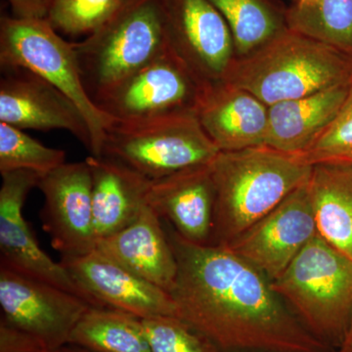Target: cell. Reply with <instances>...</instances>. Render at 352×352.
I'll use <instances>...</instances> for the list:
<instances>
[{
    "label": "cell",
    "instance_id": "13",
    "mask_svg": "<svg viewBox=\"0 0 352 352\" xmlns=\"http://www.w3.org/2000/svg\"><path fill=\"white\" fill-rule=\"evenodd\" d=\"M44 197L43 228L62 256H78L96 250L92 179L87 161L66 163L41 176Z\"/></svg>",
    "mask_w": 352,
    "mask_h": 352
},
{
    "label": "cell",
    "instance_id": "25",
    "mask_svg": "<svg viewBox=\"0 0 352 352\" xmlns=\"http://www.w3.org/2000/svg\"><path fill=\"white\" fill-rule=\"evenodd\" d=\"M66 164V153L41 144L22 129L0 122V173L31 170L43 176Z\"/></svg>",
    "mask_w": 352,
    "mask_h": 352
},
{
    "label": "cell",
    "instance_id": "26",
    "mask_svg": "<svg viewBox=\"0 0 352 352\" xmlns=\"http://www.w3.org/2000/svg\"><path fill=\"white\" fill-rule=\"evenodd\" d=\"M124 0H53L46 20L58 32L89 36L117 12Z\"/></svg>",
    "mask_w": 352,
    "mask_h": 352
},
{
    "label": "cell",
    "instance_id": "7",
    "mask_svg": "<svg viewBox=\"0 0 352 352\" xmlns=\"http://www.w3.org/2000/svg\"><path fill=\"white\" fill-rule=\"evenodd\" d=\"M219 152L197 113H186L146 122L113 120L106 131L102 156L157 180L210 164Z\"/></svg>",
    "mask_w": 352,
    "mask_h": 352
},
{
    "label": "cell",
    "instance_id": "10",
    "mask_svg": "<svg viewBox=\"0 0 352 352\" xmlns=\"http://www.w3.org/2000/svg\"><path fill=\"white\" fill-rule=\"evenodd\" d=\"M168 46L208 87L236 58L232 32L210 0H160Z\"/></svg>",
    "mask_w": 352,
    "mask_h": 352
},
{
    "label": "cell",
    "instance_id": "2",
    "mask_svg": "<svg viewBox=\"0 0 352 352\" xmlns=\"http://www.w3.org/2000/svg\"><path fill=\"white\" fill-rule=\"evenodd\" d=\"M214 185L210 245L230 242L309 180L312 164L268 146L219 152L210 164Z\"/></svg>",
    "mask_w": 352,
    "mask_h": 352
},
{
    "label": "cell",
    "instance_id": "27",
    "mask_svg": "<svg viewBox=\"0 0 352 352\" xmlns=\"http://www.w3.org/2000/svg\"><path fill=\"white\" fill-rule=\"evenodd\" d=\"M143 324L151 352H221L178 317H152Z\"/></svg>",
    "mask_w": 352,
    "mask_h": 352
},
{
    "label": "cell",
    "instance_id": "11",
    "mask_svg": "<svg viewBox=\"0 0 352 352\" xmlns=\"http://www.w3.org/2000/svg\"><path fill=\"white\" fill-rule=\"evenodd\" d=\"M309 182V180H308ZM317 235L308 182L226 245L274 281Z\"/></svg>",
    "mask_w": 352,
    "mask_h": 352
},
{
    "label": "cell",
    "instance_id": "33",
    "mask_svg": "<svg viewBox=\"0 0 352 352\" xmlns=\"http://www.w3.org/2000/svg\"><path fill=\"white\" fill-rule=\"evenodd\" d=\"M48 352H64L63 349H59V351H48Z\"/></svg>",
    "mask_w": 352,
    "mask_h": 352
},
{
    "label": "cell",
    "instance_id": "30",
    "mask_svg": "<svg viewBox=\"0 0 352 352\" xmlns=\"http://www.w3.org/2000/svg\"><path fill=\"white\" fill-rule=\"evenodd\" d=\"M12 16L22 19H46L53 0H7Z\"/></svg>",
    "mask_w": 352,
    "mask_h": 352
},
{
    "label": "cell",
    "instance_id": "12",
    "mask_svg": "<svg viewBox=\"0 0 352 352\" xmlns=\"http://www.w3.org/2000/svg\"><path fill=\"white\" fill-rule=\"evenodd\" d=\"M0 188V265L80 296L94 307L61 263L41 249L23 215L25 199L41 175L31 170L1 173Z\"/></svg>",
    "mask_w": 352,
    "mask_h": 352
},
{
    "label": "cell",
    "instance_id": "14",
    "mask_svg": "<svg viewBox=\"0 0 352 352\" xmlns=\"http://www.w3.org/2000/svg\"><path fill=\"white\" fill-rule=\"evenodd\" d=\"M62 265L94 307L112 308L141 319L177 316L170 294L109 258L98 250L78 256H62Z\"/></svg>",
    "mask_w": 352,
    "mask_h": 352
},
{
    "label": "cell",
    "instance_id": "24",
    "mask_svg": "<svg viewBox=\"0 0 352 352\" xmlns=\"http://www.w3.org/2000/svg\"><path fill=\"white\" fill-rule=\"evenodd\" d=\"M286 24L352 57V0H296L287 7Z\"/></svg>",
    "mask_w": 352,
    "mask_h": 352
},
{
    "label": "cell",
    "instance_id": "21",
    "mask_svg": "<svg viewBox=\"0 0 352 352\" xmlns=\"http://www.w3.org/2000/svg\"><path fill=\"white\" fill-rule=\"evenodd\" d=\"M308 187L317 234L352 261L351 162L314 164Z\"/></svg>",
    "mask_w": 352,
    "mask_h": 352
},
{
    "label": "cell",
    "instance_id": "17",
    "mask_svg": "<svg viewBox=\"0 0 352 352\" xmlns=\"http://www.w3.org/2000/svg\"><path fill=\"white\" fill-rule=\"evenodd\" d=\"M197 117L220 152L265 146L268 106L242 88L223 82L208 87Z\"/></svg>",
    "mask_w": 352,
    "mask_h": 352
},
{
    "label": "cell",
    "instance_id": "8",
    "mask_svg": "<svg viewBox=\"0 0 352 352\" xmlns=\"http://www.w3.org/2000/svg\"><path fill=\"white\" fill-rule=\"evenodd\" d=\"M208 88L168 46L95 104L118 122H146L178 113H197Z\"/></svg>",
    "mask_w": 352,
    "mask_h": 352
},
{
    "label": "cell",
    "instance_id": "31",
    "mask_svg": "<svg viewBox=\"0 0 352 352\" xmlns=\"http://www.w3.org/2000/svg\"><path fill=\"white\" fill-rule=\"evenodd\" d=\"M339 352H352V319L346 338L339 349Z\"/></svg>",
    "mask_w": 352,
    "mask_h": 352
},
{
    "label": "cell",
    "instance_id": "15",
    "mask_svg": "<svg viewBox=\"0 0 352 352\" xmlns=\"http://www.w3.org/2000/svg\"><path fill=\"white\" fill-rule=\"evenodd\" d=\"M3 69L6 75L0 80V122L22 131L63 129L90 152L89 127L71 99L28 69Z\"/></svg>",
    "mask_w": 352,
    "mask_h": 352
},
{
    "label": "cell",
    "instance_id": "29",
    "mask_svg": "<svg viewBox=\"0 0 352 352\" xmlns=\"http://www.w3.org/2000/svg\"><path fill=\"white\" fill-rule=\"evenodd\" d=\"M0 352H48L36 338L0 319Z\"/></svg>",
    "mask_w": 352,
    "mask_h": 352
},
{
    "label": "cell",
    "instance_id": "22",
    "mask_svg": "<svg viewBox=\"0 0 352 352\" xmlns=\"http://www.w3.org/2000/svg\"><path fill=\"white\" fill-rule=\"evenodd\" d=\"M68 346L89 352H151L143 319L98 307H90L82 315Z\"/></svg>",
    "mask_w": 352,
    "mask_h": 352
},
{
    "label": "cell",
    "instance_id": "1",
    "mask_svg": "<svg viewBox=\"0 0 352 352\" xmlns=\"http://www.w3.org/2000/svg\"><path fill=\"white\" fill-rule=\"evenodd\" d=\"M177 261L178 318L221 352H329L251 263L223 245L168 235Z\"/></svg>",
    "mask_w": 352,
    "mask_h": 352
},
{
    "label": "cell",
    "instance_id": "32",
    "mask_svg": "<svg viewBox=\"0 0 352 352\" xmlns=\"http://www.w3.org/2000/svg\"><path fill=\"white\" fill-rule=\"evenodd\" d=\"M63 351L64 352H89L75 346H66L64 347Z\"/></svg>",
    "mask_w": 352,
    "mask_h": 352
},
{
    "label": "cell",
    "instance_id": "18",
    "mask_svg": "<svg viewBox=\"0 0 352 352\" xmlns=\"http://www.w3.org/2000/svg\"><path fill=\"white\" fill-rule=\"evenodd\" d=\"M96 250L170 294L177 275L175 252L149 205L126 228L97 241Z\"/></svg>",
    "mask_w": 352,
    "mask_h": 352
},
{
    "label": "cell",
    "instance_id": "20",
    "mask_svg": "<svg viewBox=\"0 0 352 352\" xmlns=\"http://www.w3.org/2000/svg\"><path fill=\"white\" fill-rule=\"evenodd\" d=\"M351 85L352 82L342 83L270 106L265 146L287 154H302L336 119Z\"/></svg>",
    "mask_w": 352,
    "mask_h": 352
},
{
    "label": "cell",
    "instance_id": "16",
    "mask_svg": "<svg viewBox=\"0 0 352 352\" xmlns=\"http://www.w3.org/2000/svg\"><path fill=\"white\" fill-rule=\"evenodd\" d=\"M147 203L183 239L210 245L215 203L210 164L151 180Z\"/></svg>",
    "mask_w": 352,
    "mask_h": 352
},
{
    "label": "cell",
    "instance_id": "6",
    "mask_svg": "<svg viewBox=\"0 0 352 352\" xmlns=\"http://www.w3.org/2000/svg\"><path fill=\"white\" fill-rule=\"evenodd\" d=\"M2 69H28L66 95L80 109L91 135V156L101 157L106 131L113 119L97 107L83 85L74 48L46 19H0Z\"/></svg>",
    "mask_w": 352,
    "mask_h": 352
},
{
    "label": "cell",
    "instance_id": "19",
    "mask_svg": "<svg viewBox=\"0 0 352 352\" xmlns=\"http://www.w3.org/2000/svg\"><path fill=\"white\" fill-rule=\"evenodd\" d=\"M92 179V207L97 241L131 224L148 205L151 180L126 164L102 156L85 159Z\"/></svg>",
    "mask_w": 352,
    "mask_h": 352
},
{
    "label": "cell",
    "instance_id": "3",
    "mask_svg": "<svg viewBox=\"0 0 352 352\" xmlns=\"http://www.w3.org/2000/svg\"><path fill=\"white\" fill-rule=\"evenodd\" d=\"M222 82L270 107L352 82V57L287 29L251 54L235 58Z\"/></svg>",
    "mask_w": 352,
    "mask_h": 352
},
{
    "label": "cell",
    "instance_id": "9",
    "mask_svg": "<svg viewBox=\"0 0 352 352\" xmlns=\"http://www.w3.org/2000/svg\"><path fill=\"white\" fill-rule=\"evenodd\" d=\"M90 307L80 296L0 265L1 319L36 338L47 351L68 346Z\"/></svg>",
    "mask_w": 352,
    "mask_h": 352
},
{
    "label": "cell",
    "instance_id": "5",
    "mask_svg": "<svg viewBox=\"0 0 352 352\" xmlns=\"http://www.w3.org/2000/svg\"><path fill=\"white\" fill-rule=\"evenodd\" d=\"M160 0H124L98 30L74 48L92 101L168 50Z\"/></svg>",
    "mask_w": 352,
    "mask_h": 352
},
{
    "label": "cell",
    "instance_id": "28",
    "mask_svg": "<svg viewBox=\"0 0 352 352\" xmlns=\"http://www.w3.org/2000/svg\"><path fill=\"white\" fill-rule=\"evenodd\" d=\"M298 156L312 166L324 162L352 163V85L332 124Z\"/></svg>",
    "mask_w": 352,
    "mask_h": 352
},
{
    "label": "cell",
    "instance_id": "23",
    "mask_svg": "<svg viewBox=\"0 0 352 352\" xmlns=\"http://www.w3.org/2000/svg\"><path fill=\"white\" fill-rule=\"evenodd\" d=\"M232 32L236 58L247 56L286 31V10L279 0H210Z\"/></svg>",
    "mask_w": 352,
    "mask_h": 352
},
{
    "label": "cell",
    "instance_id": "4",
    "mask_svg": "<svg viewBox=\"0 0 352 352\" xmlns=\"http://www.w3.org/2000/svg\"><path fill=\"white\" fill-rule=\"evenodd\" d=\"M271 286L312 335L340 347L352 319V261L317 234Z\"/></svg>",
    "mask_w": 352,
    "mask_h": 352
}]
</instances>
